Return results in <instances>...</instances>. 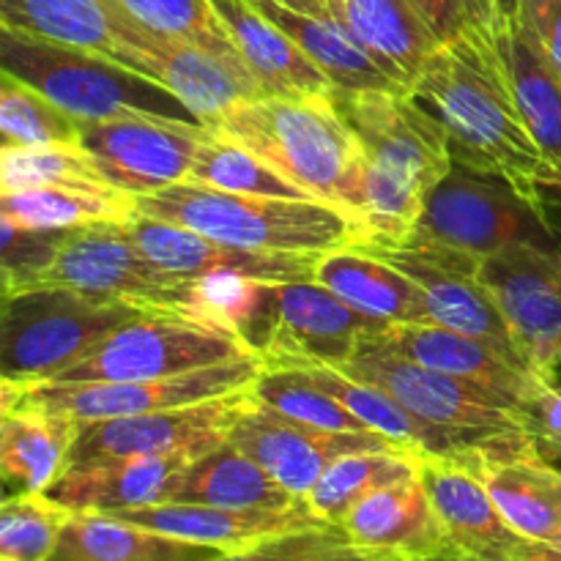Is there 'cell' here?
I'll return each instance as SVG.
<instances>
[{
    "mask_svg": "<svg viewBox=\"0 0 561 561\" xmlns=\"http://www.w3.org/2000/svg\"><path fill=\"white\" fill-rule=\"evenodd\" d=\"M409 93L444 126L455 164L507 181L540 206L542 190H561L515 102L496 33L438 49Z\"/></svg>",
    "mask_w": 561,
    "mask_h": 561,
    "instance_id": "1",
    "label": "cell"
},
{
    "mask_svg": "<svg viewBox=\"0 0 561 561\" xmlns=\"http://www.w3.org/2000/svg\"><path fill=\"white\" fill-rule=\"evenodd\" d=\"M365 153L356 219L365 244H403L431 192L453 170L444 126L409 91H332Z\"/></svg>",
    "mask_w": 561,
    "mask_h": 561,
    "instance_id": "2",
    "label": "cell"
},
{
    "mask_svg": "<svg viewBox=\"0 0 561 561\" xmlns=\"http://www.w3.org/2000/svg\"><path fill=\"white\" fill-rule=\"evenodd\" d=\"M214 131L233 137L316 201L356 217L365 153L329 96H257L236 104Z\"/></svg>",
    "mask_w": 561,
    "mask_h": 561,
    "instance_id": "3",
    "label": "cell"
},
{
    "mask_svg": "<svg viewBox=\"0 0 561 561\" xmlns=\"http://www.w3.org/2000/svg\"><path fill=\"white\" fill-rule=\"evenodd\" d=\"M137 211L181 225L222 244L283 255H327L359 247L367 230L345 208L296 197L236 195L201 184H173L137 197Z\"/></svg>",
    "mask_w": 561,
    "mask_h": 561,
    "instance_id": "4",
    "label": "cell"
},
{
    "mask_svg": "<svg viewBox=\"0 0 561 561\" xmlns=\"http://www.w3.org/2000/svg\"><path fill=\"white\" fill-rule=\"evenodd\" d=\"M0 69L75 115L82 124L159 115L203 124L179 96L129 66L88 49L42 42L0 27Z\"/></svg>",
    "mask_w": 561,
    "mask_h": 561,
    "instance_id": "5",
    "label": "cell"
},
{
    "mask_svg": "<svg viewBox=\"0 0 561 561\" xmlns=\"http://www.w3.org/2000/svg\"><path fill=\"white\" fill-rule=\"evenodd\" d=\"M148 312L153 310L71 288L3 296L0 373L14 381H47Z\"/></svg>",
    "mask_w": 561,
    "mask_h": 561,
    "instance_id": "6",
    "label": "cell"
},
{
    "mask_svg": "<svg viewBox=\"0 0 561 561\" xmlns=\"http://www.w3.org/2000/svg\"><path fill=\"white\" fill-rule=\"evenodd\" d=\"M340 370L381 387L422 422L453 436L466 453L531 438L529 416L513 400L463 378L416 365L392 351L373 348Z\"/></svg>",
    "mask_w": 561,
    "mask_h": 561,
    "instance_id": "7",
    "label": "cell"
},
{
    "mask_svg": "<svg viewBox=\"0 0 561 561\" xmlns=\"http://www.w3.org/2000/svg\"><path fill=\"white\" fill-rule=\"evenodd\" d=\"M263 362L255 354L201 370L179 373L151 381L115 383H49V381H0V411L42 409L75 416L77 422L110 420V416H135L151 411H173L206 400L228 398L257 383Z\"/></svg>",
    "mask_w": 561,
    "mask_h": 561,
    "instance_id": "8",
    "label": "cell"
},
{
    "mask_svg": "<svg viewBox=\"0 0 561 561\" xmlns=\"http://www.w3.org/2000/svg\"><path fill=\"white\" fill-rule=\"evenodd\" d=\"M241 334L186 312H148L110 334L85 359L66 367L49 383L151 381L250 356Z\"/></svg>",
    "mask_w": 561,
    "mask_h": 561,
    "instance_id": "9",
    "label": "cell"
},
{
    "mask_svg": "<svg viewBox=\"0 0 561 561\" xmlns=\"http://www.w3.org/2000/svg\"><path fill=\"white\" fill-rule=\"evenodd\" d=\"M38 288H71L104 299L129 301L142 310L206 318L203 279H186L157 266L129 239L124 225L115 222L71 228Z\"/></svg>",
    "mask_w": 561,
    "mask_h": 561,
    "instance_id": "10",
    "label": "cell"
},
{
    "mask_svg": "<svg viewBox=\"0 0 561 561\" xmlns=\"http://www.w3.org/2000/svg\"><path fill=\"white\" fill-rule=\"evenodd\" d=\"M389 329V323L354 310L316 279L272 283L250 348L263 367H345L376 348Z\"/></svg>",
    "mask_w": 561,
    "mask_h": 561,
    "instance_id": "11",
    "label": "cell"
},
{
    "mask_svg": "<svg viewBox=\"0 0 561 561\" xmlns=\"http://www.w3.org/2000/svg\"><path fill=\"white\" fill-rule=\"evenodd\" d=\"M411 239L436 241L480 261L510 247H559L546 206L463 164H453L431 192Z\"/></svg>",
    "mask_w": 561,
    "mask_h": 561,
    "instance_id": "12",
    "label": "cell"
},
{
    "mask_svg": "<svg viewBox=\"0 0 561 561\" xmlns=\"http://www.w3.org/2000/svg\"><path fill=\"white\" fill-rule=\"evenodd\" d=\"M121 47L115 60L179 96L211 129L228 110L247 99L266 96L261 82L239 58L217 55L197 44L162 36L110 0Z\"/></svg>",
    "mask_w": 561,
    "mask_h": 561,
    "instance_id": "13",
    "label": "cell"
},
{
    "mask_svg": "<svg viewBox=\"0 0 561 561\" xmlns=\"http://www.w3.org/2000/svg\"><path fill=\"white\" fill-rule=\"evenodd\" d=\"M362 250L392 263L394 268L414 279L422 288L436 327L480 337L507 354L524 359L515 345L513 332L502 310L493 301L491 290L480 279L482 261L453 247L425 239H409L403 244H359ZM526 362V359H524ZM529 365V362H526ZM531 367V365H529Z\"/></svg>",
    "mask_w": 561,
    "mask_h": 561,
    "instance_id": "14",
    "label": "cell"
},
{
    "mask_svg": "<svg viewBox=\"0 0 561 561\" xmlns=\"http://www.w3.org/2000/svg\"><path fill=\"white\" fill-rule=\"evenodd\" d=\"M208 131L206 124L129 115L82 124L80 148L107 184L140 197L184 184Z\"/></svg>",
    "mask_w": 561,
    "mask_h": 561,
    "instance_id": "15",
    "label": "cell"
},
{
    "mask_svg": "<svg viewBox=\"0 0 561 561\" xmlns=\"http://www.w3.org/2000/svg\"><path fill=\"white\" fill-rule=\"evenodd\" d=\"M480 279L502 310L515 345L542 378L561 367V250L510 247L485 257Z\"/></svg>",
    "mask_w": 561,
    "mask_h": 561,
    "instance_id": "16",
    "label": "cell"
},
{
    "mask_svg": "<svg viewBox=\"0 0 561 561\" xmlns=\"http://www.w3.org/2000/svg\"><path fill=\"white\" fill-rule=\"evenodd\" d=\"M252 403V389L173 411L80 422L69 466L146 455H203L228 442L230 431Z\"/></svg>",
    "mask_w": 561,
    "mask_h": 561,
    "instance_id": "17",
    "label": "cell"
},
{
    "mask_svg": "<svg viewBox=\"0 0 561 561\" xmlns=\"http://www.w3.org/2000/svg\"><path fill=\"white\" fill-rule=\"evenodd\" d=\"M228 442L250 455L255 463H261L290 496L301 499V502L334 460L351 453H362V449L389 447L387 438L376 436V433H329L301 425V422L257 403L255 394H252L250 409L230 431Z\"/></svg>",
    "mask_w": 561,
    "mask_h": 561,
    "instance_id": "18",
    "label": "cell"
},
{
    "mask_svg": "<svg viewBox=\"0 0 561 561\" xmlns=\"http://www.w3.org/2000/svg\"><path fill=\"white\" fill-rule=\"evenodd\" d=\"M460 463L485 485L499 513L520 537L557 542L561 535V466L535 442H502L469 449Z\"/></svg>",
    "mask_w": 561,
    "mask_h": 561,
    "instance_id": "19",
    "label": "cell"
},
{
    "mask_svg": "<svg viewBox=\"0 0 561 561\" xmlns=\"http://www.w3.org/2000/svg\"><path fill=\"white\" fill-rule=\"evenodd\" d=\"M124 228L157 266L186 279L236 274V277L261 279V283H296V279H312L316 261L321 257L241 250V247L222 244L181 225L146 217L140 211Z\"/></svg>",
    "mask_w": 561,
    "mask_h": 561,
    "instance_id": "20",
    "label": "cell"
},
{
    "mask_svg": "<svg viewBox=\"0 0 561 561\" xmlns=\"http://www.w3.org/2000/svg\"><path fill=\"white\" fill-rule=\"evenodd\" d=\"M376 348L392 351L422 367L491 389V392L513 400L524 411L548 381L518 356L507 354L485 340L469 337V334L453 332V329L436 327V323L392 327Z\"/></svg>",
    "mask_w": 561,
    "mask_h": 561,
    "instance_id": "21",
    "label": "cell"
},
{
    "mask_svg": "<svg viewBox=\"0 0 561 561\" xmlns=\"http://www.w3.org/2000/svg\"><path fill=\"white\" fill-rule=\"evenodd\" d=\"M420 480L444 526L455 557L466 561H515L526 537L504 520L485 485L455 458H420Z\"/></svg>",
    "mask_w": 561,
    "mask_h": 561,
    "instance_id": "22",
    "label": "cell"
},
{
    "mask_svg": "<svg viewBox=\"0 0 561 561\" xmlns=\"http://www.w3.org/2000/svg\"><path fill=\"white\" fill-rule=\"evenodd\" d=\"M110 515L126 520V524L146 526L159 535L175 537V540L197 542V546L219 548V551L228 553L255 548L261 542L277 540V537L296 535V531L332 526L312 515L307 502L290 510H228L208 507V504L164 502L140 510H121V513Z\"/></svg>",
    "mask_w": 561,
    "mask_h": 561,
    "instance_id": "23",
    "label": "cell"
},
{
    "mask_svg": "<svg viewBox=\"0 0 561 561\" xmlns=\"http://www.w3.org/2000/svg\"><path fill=\"white\" fill-rule=\"evenodd\" d=\"M201 455H146V458H118L77 463L64 471L47 491L49 499L71 513H121L151 504L170 502L181 471Z\"/></svg>",
    "mask_w": 561,
    "mask_h": 561,
    "instance_id": "24",
    "label": "cell"
},
{
    "mask_svg": "<svg viewBox=\"0 0 561 561\" xmlns=\"http://www.w3.org/2000/svg\"><path fill=\"white\" fill-rule=\"evenodd\" d=\"M211 5L241 64L261 82L266 96L310 99L334 91L329 77L296 47L294 38L250 0H211Z\"/></svg>",
    "mask_w": 561,
    "mask_h": 561,
    "instance_id": "25",
    "label": "cell"
},
{
    "mask_svg": "<svg viewBox=\"0 0 561 561\" xmlns=\"http://www.w3.org/2000/svg\"><path fill=\"white\" fill-rule=\"evenodd\" d=\"M329 9L400 91H411L442 49L411 0H329Z\"/></svg>",
    "mask_w": 561,
    "mask_h": 561,
    "instance_id": "26",
    "label": "cell"
},
{
    "mask_svg": "<svg viewBox=\"0 0 561 561\" xmlns=\"http://www.w3.org/2000/svg\"><path fill=\"white\" fill-rule=\"evenodd\" d=\"M340 529L356 546L387 548L416 559L455 557L420 471L362 499Z\"/></svg>",
    "mask_w": 561,
    "mask_h": 561,
    "instance_id": "27",
    "label": "cell"
},
{
    "mask_svg": "<svg viewBox=\"0 0 561 561\" xmlns=\"http://www.w3.org/2000/svg\"><path fill=\"white\" fill-rule=\"evenodd\" d=\"M312 279L327 285L345 305L389 327H422L431 321L425 294L392 263L362 247L327 252L316 261Z\"/></svg>",
    "mask_w": 561,
    "mask_h": 561,
    "instance_id": "28",
    "label": "cell"
},
{
    "mask_svg": "<svg viewBox=\"0 0 561 561\" xmlns=\"http://www.w3.org/2000/svg\"><path fill=\"white\" fill-rule=\"evenodd\" d=\"M0 477L11 493H47L69 469L80 422L42 409L0 411Z\"/></svg>",
    "mask_w": 561,
    "mask_h": 561,
    "instance_id": "29",
    "label": "cell"
},
{
    "mask_svg": "<svg viewBox=\"0 0 561 561\" xmlns=\"http://www.w3.org/2000/svg\"><path fill=\"white\" fill-rule=\"evenodd\" d=\"M496 47L531 137L561 179V77L535 33L520 20H502Z\"/></svg>",
    "mask_w": 561,
    "mask_h": 561,
    "instance_id": "30",
    "label": "cell"
},
{
    "mask_svg": "<svg viewBox=\"0 0 561 561\" xmlns=\"http://www.w3.org/2000/svg\"><path fill=\"white\" fill-rule=\"evenodd\" d=\"M294 370L310 378L321 392L332 394L356 420L365 422L376 436L387 438L394 447L409 449V453L420 455V458H425V455L460 458L466 453L453 436L422 422L420 416L411 414L400 400H394L392 394L383 392L376 383L359 381V378L348 376V373L332 365H305L294 367Z\"/></svg>",
    "mask_w": 561,
    "mask_h": 561,
    "instance_id": "31",
    "label": "cell"
},
{
    "mask_svg": "<svg viewBox=\"0 0 561 561\" xmlns=\"http://www.w3.org/2000/svg\"><path fill=\"white\" fill-rule=\"evenodd\" d=\"M170 502L228 510H290L301 504V499L290 496L261 463L225 442L181 471Z\"/></svg>",
    "mask_w": 561,
    "mask_h": 561,
    "instance_id": "32",
    "label": "cell"
},
{
    "mask_svg": "<svg viewBox=\"0 0 561 561\" xmlns=\"http://www.w3.org/2000/svg\"><path fill=\"white\" fill-rule=\"evenodd\" d=\"M228 551L159 535L102 513H75L53 561H211Z\"/></svg>",
    "mask_w": 561,
    "mask_h": 561,
    "instance_id": "33",
    "label": "cell"
},
{
    "mask_svg": "<svg viewBox=\"0 0 561 561\" xmlns=\"http://www.w3.org/2000/svg\"><path fill=\"white\" fill-rule=\"evenodd\" d=\"M250 3L274 25L283 27L337 91H400L337 20L301 14L277 0H250Z\"/></svg>",
    "mask_w": 561,
    "mask_h": 561,
    "instance_id": "34",
    "label": "cell"
},
{
    "mask_svg": "<svg viewBox=\"0 0 561 561\" xmlns=\"http://www.w3.org/2000/svg\"><path fill=\"white\" fill-rule=\"evenodd\" d=\"M0 27L113 60L121 47L110 0H0Z\"/></svg>",
    "mask_w": 561,
    "mask_h": 561,
    "instance_id": "35",
    "label": "cell"
},
{
    "mask_svg": "<svg viewBox=\"0 0 561 561\" xmlns=\"http://www.w3.org/2000/svg\"><path fill=\"white\" fill-rule=\"evenodd\" d=\"M0 214L22 228L71 230L82 225H126L137 214V197L118 186L71 190V186H33L0 195Z\"/></svg>",
    "mask_w": 561,
    "mask_h": 561,
    "instance_id": "36",
    "label": "cell"
},
{
    "mask_svg": "<svg viewBox=\"0 0 561 561\" xmlns=\"http://www.w3.org/2000/svg\"><path fill=\"white\" fill-rule=\"evenodd\" d=\"M420 471V455L403 447H378L351 453L334 460L321 480L307 493V507L327 524L340 526L345 515L370 493L392 485V482L414 477Z\"/></svg>",
    "mask_w": 561,
    "mask_h": 561,
    "instance_id": "37",
    "label": "cell"
},
{
    "mask_svg": "<svg viewBox=\"0 0 561 561\" xmlns=\"http://www.w3.org/2000/svg\"><path fill=\"white\" fill-rule=\"evenodd\" d=\"M186 184L211 186V190L236 192V195L296 197V201L310 197L305 190L290 184L285 175H279L272 164L263 162L257 153H252L250 148L214 129L197 148ZM310 201H316V197H310Z\"/></svg>",
    "mask_w": 561,
    "mask_h": 561,
    "instance_id": "38",
    "label": "cell"
},
{
    "mask_svg": "<svg viewBox=\"0 0 561 561\" xmlns=\"http://www.w3.org/2000/svg\"><path fill=\"white\" fill-rule=\"evenodd\" d=\"M0 146L60 148L80 146L82 121L49 102L16 77H0Z\"/></svg>",
    "mask_w": 561,
    "mask_h": 561,
    "instance_id": "39",
    "label": "cell"
},
{
    "mask_svg": "<svg viewBox=\"0 0 561 561\" xmlns=\"http://www.w3.org/2000/svg\"><path fill=\"white\" fill-rule=\"evenodd\" d=\"M71 515L47 493H9L0 507V561H53Z\"/></svg>",
    "mask_w": 561,
    "mask_h": 561,
    "instance_id": "40",
    "label": "cell"
},
{
    "mask_svg": "<svg viewBox=\"0 0 561 561\" xmlns=\"http://www.w3.org/2000/svg\"><path fill=\"white\" fill-rule=\"evenodd\" d=\"M33 186L107 190V181L80 146L16 148L0 146V195Z\"/></svg>",
    "mask_w": 561,
    "mask_h": 561,
    "instance_id": "41",
    "label": "cell"
},
{
    "mask_svg": "<svg viewBox=\"0 0 561 561\" xmlns=\"http://www.w3.org/2000/svg\"><path fill=\"white\" fill-rule=\"evenodd\" d=\"M257 403L329 433H373L362 420H356L345 405H340L332 394L321 392L316 383L299 370L285 367H263L261 378L252 387Z\"/></svg>",
    "mask_w": 561,
    "mask_h": 561,
    "instance_id": "42",
    "label": "cell"
},
{
    "mask_svg": "<svg viewBox=\"0 0 561 561\" xmlns=\"http://www.w3.org/2000/svg\"><path fill=\"white\" fill-rule=\"evenodd\" d=\"M115 3L162 36L181 38V42L197 44L217 55L239 58L211 0H115Z\"/></svg>",
    "mask_w": 561,
    "mask_h": 561,
    "instance_id": "43",
    "label": "cell"
},
{
    "mask_svg": "<svg viewBox=\"0 0 561 561\" xmlns=\"http://www.w3.org/2000/svg\"><path fill=\"white\" fill-rule=\"evenodd\" d=\"M69 230L22 228L14 219L0 214V274L3 296L36 290L47 268L53 266L60 244Z\"/></svg>",
    "mask_w": 561,
    "mask_h": 561,
    "instance_id": "44",
    "label": "cell"
},
{
    "mask_svg": "<svg viewBox=\"0 0 561 561\" xmlns=\"http://www.w3.org/2000/svg\"><path fill=\"white\" fill-rule=\"evenodd\" d=\"M411 3L442 47L469 36H493L499 22L504 20L493 0H411Z\"/></svg>",
    "mask_w": 561,
    "mask_h": 561,
    "instance_id": "45",
    "label": "cell"
},
{
    "mask_svg": "<svg viewBox=\"0 0 561 561\" xmlns=\"http://www.w3.org/2000/svg\"><path fill=\"white\" fill-rule=\"evenodd\" d=\"M345 540H348V535L340 526H323V529H307L288 537H277V540L261 542V546L244 548V551L222 553V557L211 561H310Z\"/></svg>",
    "mask_w": 561,
    "mask_h": 561,
    "instance_id": "46",
    "label": "cell"
},
{
    "mask_svg": "<svg viewBox=\"0 0 561 561\" xmlns=\"http://www.w3.org/2000/svg\"><path fill=\"white\" fill-rule=\"evenodd\" d=\"M531 438L540 453L551 460H561V381L548 378L537 398L526 405Z\"/></svg>",
    "mask_w": 561,
    "mask_h": 561,
    "instance_id": "47",
    "label": "cell"
},
{
    "mask_svg": "<svg viewBox=\"0 0 561 561\" xmlns=\"http://www.w3.org/2000/svg\"><path fill=\"white\" fill-rule=\"evenodd\" d=\"M518 20L535 33L561 77V0H520Z\"/></svg>",
    "mask_w": 561,
    "mask_h": 561,
    "instance_id": "48",
    "label": "cell"
},
{
    "mask_svg": "<svg viewBox=\"0 0 561 561\" xmlns=\"http://www.w3.org/2000/svg\"><path fill=\"white\" fill-rule=\"evenodd\" d=\"M442 559V557H438ZM438 559H416L409 553L400 551H387V548H370V546H356V542L345 540L340 546L329 548L321 557L310 561H438Z\"/></svg>",
    "mask_w": 561,
    "mask_h": 561,
    "instance_id": "49",
    "label": "cell"
},
{
    "mask_svg": "<svg viewBox=\"0 0 561 561\" xmlns=\"http://www.w3.org/2000/svg\"><path fill=\"white\" fill-rule=\"evenodd\" d=\"M515 561H561V535L557 542H531L526 540Z\"/></svg>",
    "mask_w": 561,
    "mask_h": 561,
    "instance_id": "50",
    "label": "cell"
},
{
    "mask_svg": "<svg viewBox=\"0 0 561 561\" xmlns=\"http://www.w3.org/2000/svg\"><path fill=\"white\" fill-rule=\"evenodd\" d=\"M277 3L288 5V9H294V11H301V14L321 16V20H332L329 0H277Z\"/></svg>",
    "mask_w": 561,
    "mask_h": 561,
    "instance_id": "51",
    "label": "cell"
},
{
    "mask_svg": "<svg viewBox=\"0 0 561 561\" xmlns=\"http://www.w3.org/2000/svg\"><path fill=\"white\" fill-rule=\"evenodd\" d=\"M499 9V14L504 20H518V11H520V0H493Z\"/></svg>",
    "mask_w": 561,
    "mask_h": 561,
    "instance_id": "52",
    "label": "cell"
},
{
    "mask_svg": "<svg viewBox=\"0 0 561 561\" xmlns=\"http://www.w3.org/2000/svg\"><path fill=\"white\" fill-rule=\"evenodd\" d=\"M438 561H455V557H442Z\"/></svg>",
    "mask_w": 561,
    "mask_h": 561,
    "instance_id": "53",
    "label": "cell"
},
{
    "mask_svg": "<svg viewBox=\"0 0 561 561\" xmlns=\"http://www.w3.org/2000/svg\"><path fill=\"white\" fill-rule=\"evenodd\" d=\"M455 561H466V559H460V557H455Z\"/></svg>",
    "mask_w": 561,
    "mask_h": 561,
    "instance_id": "54",
    "label": "cell"
}]
</instances>
